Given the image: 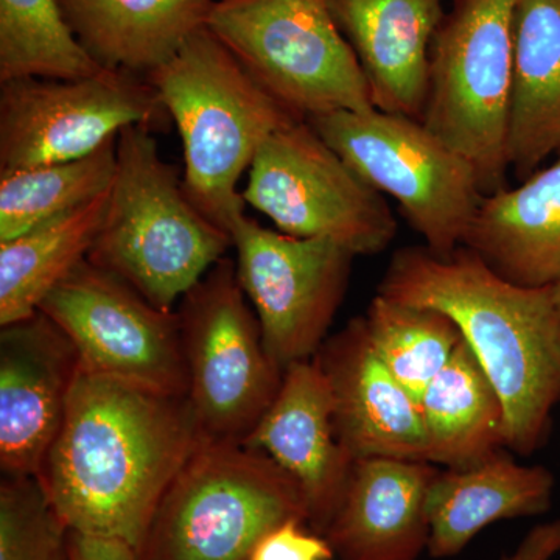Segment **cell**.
<instances>
[{
	"label": "cell",
	"mask_w": 560,
	"mask_h": 560,
	"mask_svg": "<svg viewBox=\"0 0 560 560\" xmlns=\"http://www.w3.org/2000/svg\"><path fill=\"white\" fill-rule=\"evenodd\" d=\"M200 442L187 397L81 370L38 477L69 530L127 541L140 555Z\"/></svg>",
	"instance_id": "cell-1"
},
{
	"label": "cell",
	"mask_w": 560,
	"mask_h": 560,
	"mask_svg": "<svg viewBox=\"0 0 560 560\" xmlns=\"http://www.w3.org/2000/svg\"><path fill=\"white\" fill-rule=\"evenodd\" d=\"M378 294L451 316L506 411V448L533 455L560 400V313L551 287L501 278L474 250L440 257L425 245L394 253Z\"/></svg>",
	"instance_id": "cell-2"
},
{
	"label": "cell",
	"mask_w": 560,
	"mask_h": 560,
	"mask_svg": "<svg viewBox=\"0 0 560 560\" xmlns=\"http://www.w3.org/2000/svg\"><path fill=\"white\" fill-rule=\"evenodd\" d=\"M145 79L183 140L187 197L231 235L245 215L238 191L243 173L275 132L301 119L271 97L206 27Z\"/></svg>",
	"instance_id": "cell-3"
},
{
	"label": "cell",
	"mask_w": 560,
	"mask_h": 560,
	"mask_svg": "<svg viewBox=\"0 0 560 560\" xmlns=\"http://www.w3.org/2000/svg\"><path fill=\"white\" fill-rule=\"evenodd\" d=\"M151 131L131 125L119 132L116 178L88 261L173 312L223 259L232 238L189 200L178 168L162 160Z\"/></svg>",
	"instance_id": "cell-4"
},
{
	"label": "cell",
	"mask_w": 560,
	"mask_h": 560,
	"mask_svg": "<svg viewBox=\"0 0 560 560\" xmlns=\"http://www.w3.org/2000/svg\"><path fill=\"white\" fill-rule=\"evenodd\" d=\"M290 521L307 523L304 497L276 460L201 441L162 497L139 560H248Z\"/></svg>",
	"instance_id": "cell-5"
},
{
	"label": "cell",
	"mask_w": 560,
	"mask_h": 560,
	"mask_svg": "<svg viewBox=\"0 0 560 560\" xmlns=\"http://www.w3.org/2000/svg\"><path fill=\"white\" fill-rule=\"evenodd\" d=\"M517 0H455L430 50L422 124L464 158L485 197L506 187Z\"/></svg>",
	"instance_id": "cell-6"
},
{
	"label": "cell",
	"mask_w": 560,
	"mask_h": 560,
	"mask_svg": "<svg viewBox=\"0 0 560 560\" xmlns=\"http://www.w3.org/2000/svg\"><path fill=\"white\" fill-rule=\"evenodd\" d=\"M206 28L298 119L375 109L330 0H217Z\"/></svg>",
	"instance_id": "cell-7"
},
{
	"label": "cell",
	"mask_w": 560,
	"mask_h": 560,
	"mask_svg": "<svg viewBox=\"0 0 560 560\" xmlns=\"http://www.w3.org/2000/svg\"><path fill=\"white\" fill-rule=\"evenodd\" d=\"M305 121L371 187L399 205L431 253L448 257L464 245L485 198L480 179L422 121L377 108Z\"/></svg>",
	"instance_id": "cell-8"
},
{
	"label": "cell",
	"mask_w": 560,
	"mask_h": 560,
	"mask_svg": "<svg viewBox=\"0 0 560 560\" xmlns=\"http://www.w3.org/2000/svg\"><path fill=\"white\" fill-rule=\"evenodd\" d=\"M189 400L202 442L243 445L278 396L283 370L265 348L234 261L223 257L180 300Z\"/></svg>",
	"instance_id": "cell-9"
},
{
	"label": "cell",
	"mask_w": 560,
	"mask_h": 560,
	"mask_svg": "<svg viewBox=\"0 0 560 560\" xmlns=\"http://www.w3.org/2000/svg\"><path fill=\"white\" fill-rule=\"evenodd\" d=\"M248 173L243 200L283 234L327 238L353 256L383 253L396 238L388 201L308 121L275 132Z\"/></svg>",
	"instance_id": "cell-10"
},
{
	"label": "cell",
	"mask_w": 560,
	"mask_h": 560,
	"mask_svg": "<svg viewBox=\"0 0 560 560\" xmlns=\"http://www.w3.org/2000/svg\"><path fill=\"white\" fill-rule=\"evenodd\" d=\"M172 121L149 80L103 70L80 80L0 83V173L80 160L124 128Z\"/></svg>",
	"instance_id": "cell-11"
},
{
	"label": "cell",
	"mask_w": 560,
	"mask_h": 560,
	"mask_svg": "<svg viewBox=\"0 0 560 560\" xmlns=\"http://www.w3.org/2000/svg\"><path fill=\"white\" fill-rule=\"evenodd\" d=\"M39 312L75 345L81 370L187 397L178 312L154 307L124 279L83 260Z\"/></svg>",
	"instance_id": "cell-12"
},
{
	"label": "cell",
	"mask_w": 560,
	"mask_h": 560,
	"mask_svg": "<svg viewBox=\"0 0 560 560\" xmlns=\"http://www.w3.org/2000/svg\"><path fill=\"white\" fill-rule=\"evenodd\" d=\"M237 278L280 370L311 360L348 291L353 254L327 238H298L243 215L231 231Z\"/></svg>",
	"instance_id": "cell-13"
},
{
	"label": "cell",
	"mask_w": 560,
	"mask_h": 560,
	"mask_svg": "<svg viewBox=\"0 0 560 560\" xmlns=\"http://www.w3.org/2000/svg\"><path fill=\"white\" fill-rule=\"evenodd\" d=\"M81 371L79 350L43 312L0 331V467L39 475Z\"/></svg>",
	"instance_id": "cell-14"
},
{
	"label": "cell",
	"mask_w": 560,
	"mask_h": 560,
	"mask_svg": "<svg viewBox=\"0 0 560 560\" xmlns=\"http://www.w3.org/2000/svg\"><path fill=\"white\" fill-rule=\"evenodd\" d=\"M245 447L267 453L300 486L307 523L324 536L348 489L355 459L338 441L334 397L315 359L283 372L282 386Z\"/></svg>",
	"instance_id": "cell-15"
},
{
	"label": "cell",
	"mask_w": 560,
	"mask_h": 560,
	"mask_svg": "<svg viewBox=\"0 0 560 560\" xmlns=\"http://www.w3.org/2000/svg\"><path fill=\"white\" fill-rule=\"evenodd\" d=\"M334 397L338 441L353 459L427 460L429 441L419 401L374 352L363 316L331 335L313 357Z\"/></svg>",
	"instance_id": "cell-16"
},
{
	"label": "cell",
	"mask_w": 560,
	"mask_h": 560,
	"mask_svg": "<svg viewBox=\"0 0 560 560\" xmlns=\"http://www.w3.org/2000/svg\"><path fill=\"white\" fill-rule=\"evenodd\" d=\"M427 460L361 458L326 537L340 560H418L429 548Z\"/></svg>",
	"instance_id": "cell-17"
},
{
	"label": "cell",
	"mask_w": 560,
	"mask_h": 560,
	"mask_svg": "<svg viewBox=\"0 0 560 560\" xmlns=\"http://www.w3.org/2000/svg\"><path fill=\"white\" fill-rule=\"evenodd\" d=\"M445 0H330L359 58L375 108L422 120L430 50Z\"/></svg>",
	"instance_id": "cell-18"
},
{
	"label": "cell",
	"mask_w": 560,
	"mask_h": 560,
	"mask_svg": "<svg viewBox=\"0 0 560 560\" xmlns=\"http://www.w3.org/2000/svg\"><path fill=\"white\" fill-rule=\"evenodd\" d=\"M508 448L459 469H440L427 495L430 555H459L480 530L508 518L550 510L555 477L541 466L515 463Z\"/></svg>",
	"instance_id": "cell-19"
},
{
	"label": "cell",
	"mask_w": 560,
	"mask_h": 560,
	"mask_svg": "<svg viewBox=\"0 0 560 560\" xmlns=\"http://www.w3.org/2000/svg\"><path fill=\"white\" fill-rule=\"evenodd\" d=\"M463 246L517 285L559 282L560 153L521 186L482 198Z\"/></svg>",
	"instance_id": "cell-20"
},
{
	"label": "cell",
	"mask_w": 560,
	"mask_h": 560,
	"mask_svg": "<svg viewBox=\"0 0 560 560\" xmlns=\"http://www.w3.org/2000/svg\"><path fill=\"white\" fill-rule=\"evenodd\" d=\"M217 0H60L77 38L98 65L153 72L208 24Z\"/></svg>",
	"instance_id": "cell-21"
},
{
	"label": "cell",
	"mask_w": 560,
	"mask_h": 560,
	"mask_svg": "<svg viewBox=\"0 0 560 560\" xmlns=\"http://www.w3.org/2000/svg\"><path fill=\"white\" fill-rule=\"evenodd\" d=\"M510 165L518 178L560 153V0H517Z\"/></svg>",
	"instance_id": "cell-22"
},
{
	"label": "cell",
	"mask_w": 560,
	"mask_h": 560,
	"mask_svg": "<svg viewBox=\"0 0 560 560\" xmlns=\"http://www.w3.org/2000/svg\"><path fill=\"white\" fill-rule=\"evenodd\" d=\"M429 463L459 469L506 448V411L474 350L460 340L420 399Z\"/></svg>",
	"instance_id": "cell-23"
},
{
	"label": "cell",
	"mask_w": 560,
	"mask_h": 560,
	"mask_svg": "<svg viewBox=\"0 0 560 560\" xmlns=\"http://www.w3.org/2000/svg\"><path fill=\"white\" fill-rule=\"evenodd\" d=\"M109 190L83 208L0 242V326L39 312L47 294L88 259L105 219Z\"/></svg>",
	"instance_id": "cell-24"
},
{
	"label": "cell",
	"mask_w": 560,
	"mask_h": 560,
	"mask_svg": "<svg viewBox=\"0 0 560 560\" xmlns=\"http://www.w3.org/2000/svg\"><path fill=\"white\" fill-rule=\"evenodd\" d=\"M117 138L80 160L0 173V242L20 237L106 194L116 178Z\"/></svg>",
	"instance_id": "cell-25"
},
{
	"label": "cell",
	"mask_w": 560,
	"mask_h": 560,
	"mask_svg": "<svg viewBox=\"0 0 560 560\" xmlns=\"http://www.w3.org/2000/svg\"><path fill=\"white\" fill-rule=\"evenodd\" d=\"M103 70L77 38L60 0H0V83L80 80Z\"/></svg>",
	"instance_id": "cell-26"
},
{
	"label": "cell",
	"mask_w": 560,
	"mask_h": 560,
	"mask_svg": "<svg viewBox=\"0 0 560 560\" xmlns=\"http://www.w3.org/2000/svg\"><path fill=\"white\" fill-rule=\"evenodd\" d=\"M363 323L378 359L419 405L463 340L459 327L445 313L382 294L372 300Z\"/></svg>",
	"instance_id": "cell-27"
},
{
	"label": "cell",
	"mask_w": 560,
	"mask_h": 560,
	"mask_svg": "<svg viewBox=\"0 0 560 560\" xmlns=\"http://www.w3.org/2000/svg\"><path fill=\"white\" fill-rule=\"evenodd\" d=\"M69 528L38 475H2L0 560H68Z\"/></svg>",
	"instance_id": "cell-28"
},
{
	"label": "cell",
	"mask_w": 560,
	"mask_h": 560,
	"mask_svg": "<svg viewBox=\"0 0 560 560\" xmlns=\"http://www.w3.org/2000/svg\"><path fill=\"white\" fill-rule=\"evenodd\" d=\"M304 522L290 521L261 537L248 560H331L329 540L302 529Z\"/></svg>",
	"instance_id": "cell-29"
},
{
	"label": "cell",
	"mask_w": 560,
	"mask_h": 560,
	"mask_svg": "<svg viewBox=\"0 0 560 560\" xmlns=\"http://www.w3.org/2000/svg\"><path fill=\"white\" fill-rule=\"evenodd\" d=\"M68 560H139L127 541L69 530Z\"/></svg>",
	"instance_id": "cell-30"
},
{
	"label": "cell",
	"mask_w": 560,
	"mask_h": 560,
	"mask_svg": "<svg viewBox=\"0 0 560 560\" xmlns=\"http://www.w3.org/2000/svg\"><path fill=\"white\" fill-rule=\"evenodd\" d=\"M560 551V521L536 526L503 560H551Z\"/></svg>",
	"instance_id": "cell-31"
},
{
	"label": "cell",
	"mask_w": 560,
	"mask_h": 560,
	"mask_svg": "<svg viewBox=\"0 0 560 560\" xmlns=\"http://www.w3.org/2000/svg\"><path fill=\"white\" fill-rule=\"evenodd\" d=\"M551 294L552 301H555L556 307H558L560 313V280L556 282L555 285H551Z\"/></svg>",
	"instance_id": "cell-32"
}]
</instances>
